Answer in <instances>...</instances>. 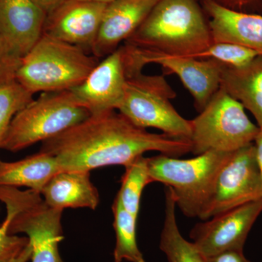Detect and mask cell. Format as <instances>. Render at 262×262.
I'll list each match as a JSON object with an SVG mask.
<instances>
[{
  "instance_id": "obj_11",
  "label": "cell",
  "mask_w": 262,
  "mask_h": 262,
  "mask_svg": "<svg viewBox=\"0 0 262 262\" xmlns=\"http://www.w3.org/2000/svg\"><path fill=\"white\" fill-rule=\"evenodd\" d=\"M262 213V198L196 224L189 234L205 258L227 251H244L248 234Z\"/></svg>"
},
{
  "instance_id": "obj_31",
  "label": "cell",
  "mask_w": 262,
  "mask_h": 262,
  "mask_svg": "<svg viewBox=\"0 0 262 262\" xmlns=\"http://www.w3.org/2000/svg\"><path fill=\"white\" fill-rule=\"evenodd\" d=\"M32 251V246L30 244H29L28 246L24 250L23 252L20 253V256L11 262H29L31 260Z\"/></svg>"
},
{
  "instance_id": "obj_27",
  "label": "cell",
  "mask_w": 262,
  "mask_h": 262,
  "mask_svg": "<svg viewBox=\"0 0 262 262\" xmlns=\"http://www.w3.org/2000/svg\"><path fill=\"white\" fill-rule=\"evenodd\" d=\"M227 9L239 13L262 14V0H213Z\"/></svg>"
},
{
  "instance_id": "obj_9",
  "label": "cell",
  "mask_w": 262,
  "mask_h": 262,
  "mask_svg": "<svg viewBox=\"0 0 262 262\" xmlns=\"http://www.w3.org/2000/svg\"><path fill=\"white\" fill-rule=\"evenodd\" d=\"M122 47L127 77L142 72L146 65H160L167 73L178 76L199 113L220 89L223 66L213 60L160 54L127 44Z\"/></svg>"
},
{
  "instance_id": "obj_12",
  "label": "cell",
  "mask_w": 262,
  "mask_h": 262,
  "mask_svg": "<svg viewBox=\"0 0 262 262\" xmlns=\"http://www.w3.org/2000/svg\"><path fill=\"white\" fill-rule=\"evenodd\" d=\"M127 82L123 47L103 58L85 80L70 90L76 102L91 115L118 110Z\"/></svg>"
},
{
  "instance_id": "obj_14",
  "label": "cell",
  "mask_w": 262,
  "mask_h": 262,
  "mask_svg": "<svg viewBox=\"0 0 262 262\" xmlns=\"http://www.w3.org/2000/svg\"><path fill=\"white\" fill-rule=\"evenodd\" d=\"M46 18L33 0H0V37L22 59L42 37Z\"/></svg>"
},
{
  "instance_id": "obj_8",
  "label": "cell",
  "mask_w": 262,
  "mask_h": 262,
  "mask_svg": "<svg viewBox=\"0 0 262 262\" xmlns=\"http://www.w3.org/2000/svg\"><path fill=\"white\" fill-rule=\"evenodd\" d=\"M176 92L163 75H146L142 72L127 77L125 96L120 113L136 126L153 127L172 137L189 140L190 120L173 107Z\"/></svg>"
},
{
  "instance_id": "obj_23",
  "label": "cell",
  "mask_w": 262,
  "mask_h": 262,
  "mask_svg": "<svg viewBox=\"0 0 262 262\" xmlns=\"http://www.w3.org/2000/svg\"><path fill=\"white\" fill-rule=\"evenodd\" d=\"M33 96L16 80L0 84V144L13 119L34 99Z\"/></svg>"
},
{
  "instance_id": "obj_18",
  "label": "cell",
  "mask_w": 262,
  "mask_h": 262,
  "mask_svg": "<svg viewBox=\"0 0 262 262\" xmlns=\"http://www.w3.org/2000/svg\"><path fill=\"white\" fill-rule=\"evenodd\" d=\"M221 88L252 114L262 128V56L239 68L222 67Z\"/></svg>"
},
{
  "instance_id": "obj_17",
  "label": "cell",
  "mask_w": 262,
  "mask_h": 262,
  "mask_svg": "<svg viewBox=\"0 0 262 262\" xmlns=\"http://www.w3.org/2000/svg\"><path fill=\"white\" fill-rule=\"evenodd\" d=\"M52 208H87L95 210L99 205L97 188L91 181L90 171L61 170L47 182L40 192Z\"/></svg>"
},
{
  "instance_id": "obj_4",
  "label": "cell",
  "mask_w": 262,
  "mask_h": 262,
  "mask_svg": "<svg viewBox=\"0 0 262 262\" xmlns=\"http://www.w3.org/2000/svg\"><path fill=\"white\" fill-rule=\"evenodd\" d=\"M232 152L208 151L190 159L160 154L148 158L150 177L170 187L183 214L199 218L211 198L221 169Z\"/></svg>"
},
{
  "instance_id": "obj_13",
  "label": "cell",
  "mask_w": 262,
  "mask_h": 262,
  "mask_svg": "<svg viewBox=\"0 0 262 262\" xmlns=\"http://www.w3.org/2000/svg\"><path fill=\"white\" fill-rule=\"evenodd\" d=\"M106 5L89 0H66L47 15L43 34L91 51Z\"/></svg>"
},
{
  "instance_id": "obj_3",
  "label": "cell",
  "mask_w": 262,
  "mask_h": 262,
  "mask_svg": "<svg viewBox=\"0 0 262 262\" xmlns=\"http://www.w3.org/2000/svg\"><path fill=\"white\" fill-rule=\"evenodd\" d=\"M98 63L83 48L43 34L22 58L15 80L32 94L70 91L82 83Z\"/></svg>"
},
{
  "instance_id": "obj_1",
  "label": "cell",
  "mask_w": 262,
  "mask_h": 262,
  "mask_svg": "<svg viewBox=\"0 0 262 262\" xmlns=\"http://www.w3.org/2000/svg\"><path fill=\"white\" fill-rule=\"evenodd\" d=\"M190 141L136 126L115 110L91 115L83 121L43 141L40 151L55 157L62 170L91 171L125 165L147 151L179 157L191 152Z\"/></svg>"
},
{
  "instance_id": "obj_16",
  "label": "cell",
  "mask_w": 262,
  "mask_h": 262,
  "mask_svg": "<svg viewBox=\"0 0 262 262\" xmlns=\"http://www.w3.org/2000/svg\"><path fill=\"white\" fill-rule=\"evenodd\" d=\"M209 20L214 42L241 45L262 56V15L239 13L227 9L213 0H201Z\"/></svg>"
},
{
  "instance_id": "obj_7",
  "label": "cell",
  "mask_w": 262,
  "mask_h": 262,
  "mask_svg": "<svg viewBox=\"0 0 262 262\" xmlns=\"http://www.w3.org/2000/svg\"><path fill=\"white\" fill-rule=\"evenodd\" d=\"M191 152H233L254 142L260 127L248 118L245 108L220 87L206 107L190 120Z\"/></svg>"
},
{
  "instance_id": "obj_2",
  "label": "cell",
  "mask_w": 262,
  "mask_h": 262,
  "mask_svg": "<svg viewBox=\"0 0 262 262\" xmlns=\"http://www.w3.org/2000/svg\"><path fill=\"white\" fill-rule=\"evenodd\" d=\"M206 15L198 0H160L125 44L195 58L213 42Z\"/></svg>"
},
{
  "instance_id": "obj_19",
  "label": "cell",
  "mask_w": 262,
  "mask_h": 262,
  "mask_svg": "<svg viewBox=\"0 0 262 262\" xmlns=\"http://www.w3.org/2000/svg\"><path fill=\"white\" fill-rule=\"evenodd\" d=\"M61 170L55 157L46 151L15 162L0 159V186L27 187L40 193L48 181Z\"/></svg>"
},
{
  "instance_id": "obj_22",
  "label": "cell",
  "mask_w": 262,
  "mask_h": 262,
  "mask_svg": "<svg viewBox=\"0 0 262 262\" xmlns=\"http://www.w3.org/2000/svg\"><path fill=\"white\" fill-rule=\"evenodd\" d=\"M125 168L121 187L116 196L124 208L138 218L143 191L148 184L153 182L149 175L148 158L142 155L127 164Z\"/></svg>"
},
{
  "instance_id": "obj_26",
  "label": "cell",
  "mask_w": 262,
  "mask_h": 262,
  "mask_svg": "<svg viewBox=\"0 0 262 262\" xmlns=\"http://www.w3.org/2000/svg\"><path fill=\"white\" fill-rule=\"evenodd\" d=\"M21 60L12 52L0 37V84L15 80V75Z\"/></svg>"
},
{
  "instance_id": "obj_30",
  "label": "cell",
  "mask_w": 262,
  "mask_h": 262,
  "mask_svg": "<svg viewBox=\"0 0 262 262\" xmlns=\"http://www.w3.org/2000/svg\"><path fill=\"white\" fill-rule=\"evenodd\" d=\"M253 144H254L255 149H256V160H257L262 182V128L259 129L258 135L255 139Z\"/></svg>"
},
{
  "instance_id": "obj_28",
  "label": "cell",
  "mask_w": 262,
  "mask_h": 262,
  "mask_svg": "<svg viewBox=\"0 0 262 262\" xmlns=\"http://www.w3.org/2000/svg\"><path fill=\"white\" fill-rule=\"evenodd\" d=\"M206 262H251L245 256L244 251H225L206 258Z\"/></svg>"
},
{
  "instance_id": "obj_10",
  "label": "cell",
  "mask_w": 262,
  "mask_h": 262,
  "mask_svg": "<svg viewBox=\"0 0 262 262\" xmlns=\"http://www.w3.org/2000/svg\"><path fill=\"white\" fill-rule=\"evenodd\" d=\"M262 198V182L254 144L231 154L221 169L209 201L200 220L215 215Z\"/></svg>"
},
{
  "instance_id": "obj_24",
  "label": "cell",
  "mask_w": 262,
  "mask_h": 262,
  "mask_svg": "<svg viewBox=\"0 0 262 262\" xmlns=\"http://www.w3.org/2000/svg\"><path fill=\"white\" fill-rule=\"evenodd\" d=\"M257 52L241 45L227 42H214L195 57L211 59L227 68H239L248 64L256 57Z\"/></svg>"
},
{
  "instance_id": "obj_25",
  "label": "cell",
  "mask_w": 262,
  "mask_h": 262,
  "mask_svg": "<svg viewBox=\"0 0 262 262\" xmlns=\"http://www.w3.org/2000/svg\"><path fill=\"white\" fill-rule=\"evenodd\" d=\"M9 220L5 217L0 225V262H11L20 256L29 244L27 236L10 234Z\"/></svg>"
},
{
  "instance_id": "obj_21",
  "label": "cell",
  "mask_w": 262,
  "mask_h": 262,
  "mask_svg": "<svg viewBox=\"0 0 262 262\" xmlns=\"http://www.w3.org/2000/svg\"><path fill=\"white\" fill-rule=\"evenodd\" d=\"M113 211L116 237L113 252L115 262H146L136 239L137 218L124 208L117 196L113 203Z\"/></svg>"
},
{
  "instance_id": "obj_32",
  "label": "cell",
  "mask_w": 262,
  "mask_h": 262,
  "mask_svg": "<svg viewBox=\"0 0 262 262\" xmlns=\"http://www.w3.org/2000/svg\"><path fill=\"white\" fill-rule=\"evenodd\" d=\"M89 1L98 2V3H105V4H108L112 2L115 1V0H89Z\"/></svg>"
},
{
  "instance_id": "obj_6",
  "label": "cell",
  "mask_w": 262,
  "mask_h": 262,
  "mask_svg": "<svg viewBox=\"0 0 262 262\" xmlns=\"http://www.w3.org/2000/svg\"><path fill=\"white\" fill-rule=\"evenodd\" d=\"M90 116L70 91L42 93L16 114L0 149L16 152L51 139Z\"/></svg>"
},
{
  "instance_id": "obj_20",
  "label": "cell",
  "mask_w": 262,
  "mask_h": 262,
  "mask_svg": "<svg viewBox=\"0 0 262 262\" xmlns=\"http://www.w3.org/2000/svg\"><path fill=\"white\" fill-rule=\"evenodd\" d=\"M165 219L160 235V248L168 262H206V258L192 241L179 231L176 216L175 198L170 187L165 188Z\"/></svg>"
},
{
  "instance_id": "obj_29",
  "label": "cell",
  "mask_w": 262,
  "mask_h": 262,
  "mask_svg": "<svg viewBox=\"0 0 262 262\" xmlns=\"http://www.w3.org/2000/svg\"><path fill=\"white\" fill-rule=\"evenodd\" d=\"M34 3L40 7L47 15L52 13L53 10L58 8L60 5L63 4L66 0H33Z\"/></svg>"
},
{
  "instance_id": "obj_5",
  "label": "cell",
  "mask_w": 262,
  "mask_h": 262,
  "mask_svg": "<svg viewBox=\"0 0 262 262\" xmlns=\"http://www.w3.org/2000/svg\"><path fill=\"white\" fill-rule=\"evenodd\" d=\"M0 202L6 207L10 234L28 237L32 262H64L59 251L63 211L52 208L40 193L29 189L0 186Z\"/></svg>"
},
{
  "instance_id": "obj_15",
  "label": "cell",
  "mask_w": 262,
  "mask_h": 262,
  "mask_svg": "<svg viewBox=\"0 0 262 262\" xmlns=\"http://www.w3.org/2000/svg\"><path fill=\"white\" fill-rule=\"evenodd\" d=\"M160 0H115L106 5L97 37L91 49L105 58L120 47L144 21Z\"/></svg>"
}]
</instances>
